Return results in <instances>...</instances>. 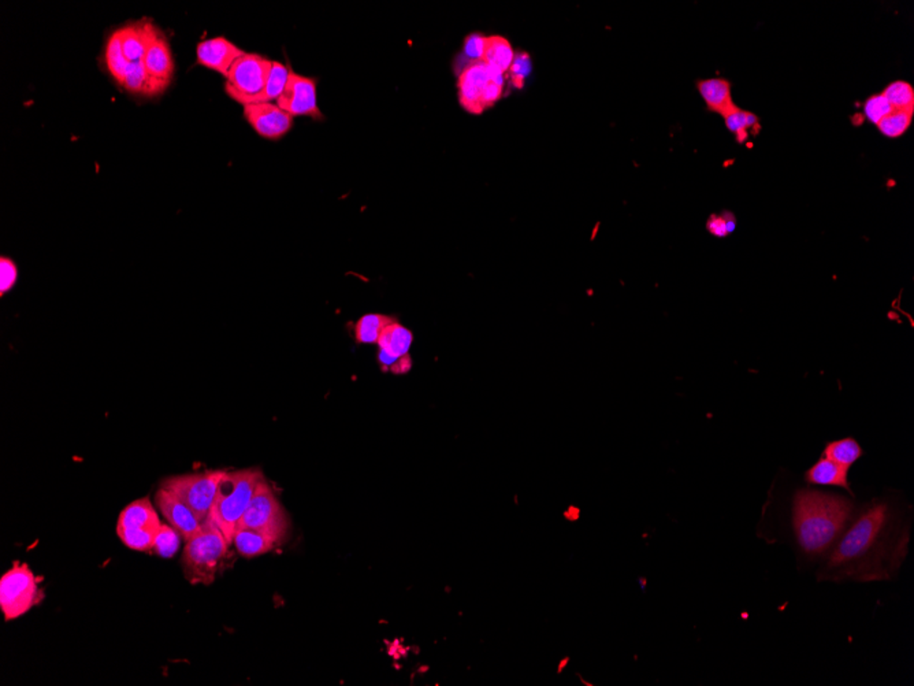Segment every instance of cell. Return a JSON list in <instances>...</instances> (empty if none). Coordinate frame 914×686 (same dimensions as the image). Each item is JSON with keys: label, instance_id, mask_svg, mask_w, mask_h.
<instances>
[{"label": "cell", "instance_id": "1f68e13d", "mask_svg": "<svg viewBox=\"0 0 914 686\" xmlns=\"http://www.w3.org/2000/svg\"><path fill=\"white\" fill-rule=\"evenodd\" d=\"M18 281V268L14 260L7 257L0 258V295L5 296L12 291Z\"/></svg>", "mask_w": 914, "mask_h": 686}, {"label": "cell", "instance_id": "ffe728a7", "mask_svg": "<svg viewBox=\"0 0 914 686\" xmlns=\"http://www.w3.org/2000/svg\"><path fill=\"white\" fill-rule=\"evenodd\" d=\"M280 540L263 531H252V529H238L233 536V544L236 545L238 554L246 558L259 557L267 554L275 545L280 544Z\"/></svg>", "mask_w": 914, "mask_h": 686}, {"label": "cell", "instance_id": "6da1fadb", "mask_svg": "<svg viewBox=\"0 0 914 686\" xmlns=\"http://www.w3.org/2000/svg\"><path fill=\"white\" fill-rule=\"evenodd\" d=\"M909 522L886 502L858 512L827 552L818 578L828 581H886L908 555Z\"/></svg>", "mask_w": 914, "mask_h": 686}, {"label": "cell", "instance_id": "9c48e42d", "mask_svg": "<svg viewBox=\"0 0 914 686\" xmlns=\"http://www.w3.org/2000/svg\"><path fill=\"white\" fill-rule=\"evenodd\" d=\"M238 529L263 531L283 541L288 531V518L267 481L263 478L238 522Z\"/></svg>", "mask_w": 914, "mask_h": 686}, {"label": "cell", "instance_id": "ac0fdd59", "mask_svg": "<svg viewBox=\"0 0 914 686\" xmlns=\"http://www.w3.org/2000/svg\"><path fill=\"white\" fill-rule=\"evenodd\" d=\"M697 89L703 97L708 110L712 113L720 114L722 117L737 108L732 94H731V82L725 79L700 80L697 82Z\"/></svg>", "mask_w": 914, "mask_h": 686}, {"label": "cell", "instance_id": "4316f807", "mask_svg": "<svg viewBox=\"0 0 914 686\" xmlns=\"http://www.w3.org/2000/svg\"><path fill=\"white\" fill-rule=\"evenodd\" d=\"M892 110H914V88L909 82L898 80L887 85L881 92Z\"/></svg>", "mask_w": 914, "mask_h": 686}, {"label": "cell", "instance_id": "2e32d148", "mask_svg": "<svg viewBox=\"0 0 914 686\" xmlns=\"http://www.w3.org/2000/svg\"><path fill=\"white\" fill-rule=\"evenodd\" d=\"M490 82V70L485 62H474L464 66L459 74L457 89L461 105L471 114H482V95L486 85Z\"/></svg>", "mask_w": 914, "mask_h": 686}, {"label": "cell", "instance_id": "ba28073f", "mask_svg": "<svg viewBox=\"0 0 914 686\" xmlns=\"http://www.w3.org/2000/svg\"><path fill=\"white\" fill-rule=\"evenodd\" d=\"M162 523L148 497L135 500L122 510L117 523V536L135 551H153Z\"/></svg>", "mask_w": 914, "mask_h": 686}, {"label": "cell", "instance_id": "8992f818", "mask_svg": "<svg viewBox=\"0 0 914 686\" xmlns=\"http://www.w3.org/2000/svg\"><path fill=\"white\" fill-rule=\"evenodd\" d=\"M225 470L173 475L162 481L161 486L185 503L201 523L206 522L217 496L218 486Z\"/></svg>", "mask_w": 914, "mask_h": 686}, {"label": "cell", "instance_id": "9a60e30c", "mask_svg": "<svg viewBox=\"0 0 914 686\" xmlns=\"http://www.w3.org/2000/svg\"><path fill=\"white\" fill-rule=\"evenodd\" d=\"M244 54L246 52L230 40L220 36L212 37L199 42L196 63L226 77L236 61L240 60Z\"/></svg>", "mask_w": 914, "mask_h": 686}, {"label": "cell", "instance_id": "f546056e", "mask_svg": "<svg viewBox=\"0 0 914 686\" xmlns=\"http://www.w3.org/2000/svg\"><path fill=\"white\" fill-rule=\"evenodd\" d=\"M148 84V74L145 70V62L130 63L129 69H127L126 76H125L124 84L122 87L130 92V94H145Z\"/></svg>", "mask_w": 914, "mask_h": 686}, {"label": "cell", "instance_id": "e575fe53", "mask_svg": "<svg viewBox=\"0 0 914 686\" xmlns=\"http://www.w3.org/2000/svg\"><path fill=\"white\" fill-rule=\"evenodd\" d=\"M530 71L531 60L528 54H526V52L515 54L514 62H512L511 68H509L512 84L517 88H522L523 84H525L526 77L530 74Z\"/></svg>", "mask_w": 914, "mask_h": 686}, {"label": "cell", "instance_id": "7a4b0ae2", "mask_svg": "<svg viewBox=\"0 0 914 686\" xmlns=\"http://www.w3.org/2000/svg\"><path fill=\"white\" fill-rule=\"evenodd\" d=\"M854 512L852 500L815 489H801L794 497L793 531L799 551L810 559L825 557Z\"/></svg>", "mask_w": 914, "mask_h": 686}, {"label": "cell", "instance_id": "5b68a950", "mask_svg": "<svg viewBox=\"0 0 914 686\" xmlns=\"http://www.w3.org/2000/svg\"><path fill=\"white\" fill-rule=\"evenodd\" d=\"M42 579L34 576L26 563L14 562L12 570L4 574L0 579V608L6 621L25 616L42 602L44 593L39 587Z\"/></svg>", "mask_w": 914, "mask_h": 686}, {"label": "cell", "instance_id": "5bb4252c", "mask_svg": "<svg viewBox=\"0 0 914 686\" xmlns=\"http://www.w3.org/2000/svg\"><path fill=\"white\" fill-rule=\"evenodd\" d=\"M155 502L162 515L181 534L184 541H190L203 531V523L193 514L192 510L163 486L156 492Z\"/></svg>", "mask_w": 914, "mask_h": 686}, {"label": "cell", "instance_id": "3957f363", "mask_svg": "<svg viewBox=\"0 0 914 686\" xmlns=\"http://www.w3.org/2000/svg\"><path fill=\"white\" fill-rule=\"evenodd\" d=\"M263 478L262 470L251 467L226 472L220 480L210 517L217 523L228 544H232L236 528Z\"/></svg>", "mask_w": 914, "mask_h": 686}, {"label": "cell", "instance_id": "83f0119b", "mask_svg": "<svg viewBox=\"0 0 914 686\" xmlns=\"http://www.w3.org/2000/svg\"><path fill=\"white\" fill-rule=\"evenodd\" d=\"M914 110H892L883 121L879 122L876 127L881 130V135L897 139L905 135L913 121Z\"/></svg>", "mask_w": 914, "mask_h": 686}, {"label": "cell", "instance_id": "30bf717a", "mask_svg": "<svg viewBox=\"0 0 914 686\" xmlns=\"http://www.w3.org/2000/svg\"><path fill=\"white\" fill-rule=\"evenodd\" d=\"M413 344V332L401 325L398 321L390 324L377 343L378 345L377 358L382 371L396 376L408 373L413 369V358L409 355Z\"/></svg>", "mask_w": 914, "mask_h": 686}, {"label": "cell", "instance_id": "52a82bcc", "mask_svg": "<svg viewBox=\"0 0 914 686\" xmlns=\"http://www.w3.org/2000/svg\"><path fill=\"white\" fill-rule=\"evenodd\" d=\"M271 66L273 61L246 52L226 76V95L243 106L260 103Z\"/></svg>", "mask_w": 914, "mask_h": 686}, {"label": "cell", "instance_id": "cb8c5ba5", "mask_svg": "<svg viewBox=\"0 0 914 686\" xmlns=\"http://www.w3.org/2000/svg\"><path fill=\"white\" fill-rule=\"evenodd\" d=\"M863 451L854 438H842L825 446L823 456L828 457L844 469H850L863 456Z\"/></svg>", "mask_w": 914, "mask_h": 686}, {"label": "cell", "instance_id": "7402d4cb", "mask_svg": "<svg viewBox=\"0 0 914 686\" xmlns=\"http://www.w3.org/2000/svg\"><path fill=\"white\" fill-rule=\"evenodd\" d=\"M396 319L387 314L370 313L359 318L355 325L356 342L360 344H377L385 329Z\"/></svg>", "mask_w": 914, "mask_h": 686}, {"label": "cell", "instance_id": "d6986e66", "mask_svg": "<svg viewBox=\"0 0 914 686\" xmlns=\"http://www.w3.org/2000/svg\"><path fill=\"white\" fill-rule=\"evenodd\" d=\"M847 472L849 469H844L841 465L823 456L807 470L805 480L812 485L838 486V488L846 489L852 493V488H850L849 480H847Z\"/></svg>", "mask_w": 914, "mask_h": 686}, {"label": "cell", "instance_id": "8fae6325", "mask_svg": "<svg viewBox=\"0 0 914 686\" xmlns=\"http://www.w3.org/2000/svg\"><path fill=\"white\" fill-rule=\"evenodd\" d=\"M275 103L294 118V117L323 118L322 111L319 110L315 80L297 74L292 69L289 71L285 89Z\"/></svg>", "mask_w": 914, "mask_h": 686}, {"label": "cell", "instance_id": "277c9868", "mask_svg": "<svg viewBox=\"0 0 914 686\" xmlns=\"http://www.w3.org/2000/svg\"><path fill=\"white\" fill-rule=\"evenodd\" d=\"M228 540L212 518H207L203 531L187 541L184 550L185 578L192 585H211L228 552Z\"/></svg>", "mask_w": 914, "mask_h": 686}, {"label": "cell", "instance_id": "603a6c76", "mask_svg": "<svg viewBox=\"0 0 914 686\" xmlns=\"http://www.w3.org/2000/svg\"><path fill=\"white\" fill-rule=\"evenodd\" d=\"M106 65H107L111 77H113L119 85L124 84L125 76H126L130 62L127 61V58L125 57L124 49H122L121 33H119V31L114 32V33L108 37L107 44H106Z\"/></svg>", "mask_w": 914, "mask_h": 686}, {"label": "cell", "instance_id": "7c38bea8", "mask_svg": "<svg viewBox=\"0 0 914 686\" xmlns=\"http://www.w3.org/2000/svg\"><path fill=\"white\" fill-rule=\"evenodd\" d=\"M244 117L263 139H283L294 127V117L289 116L277 103L262 102L244 106Z\"/></svg>", "mask_w": 914, "mask_h": 686}, {"label": "cell", "instance_id": "d6a6232c", "mask_svg": "<svg viewBox=\"0 0 914 686\" xmlns=\"http://www.w3.org/2000/svg\"><path fill=\"white\" fill-rule=\"evenodd\" d=\"M735 223L737 222H735L734 215L730 212H725L723 215L714 214L709 218L706 229L711 235L716 236V238H725L734 232Z\"/></svg>", "mask_w": 914, "mask_h": 686}, {"label": "cell", "instance_id": "4fadbf2b", "mask_svg": "<svg viewBox=\"0 0 914 686\" xmlns=\"http://www.w3.org/2000/svg\"><path fill=\"white\" fill-rule=\"evenodd\" d=\"M145 70L148 74V84L145 94H161L172 81L174 73V61L172 49L163 34L159 33L147 50L145 60Z\"/></svg>", "mask_w": 914, "mask_h": 686}, {"label": "cell", "instance_id": "d590c367", "mask_svg": "<svg viewBox=\"0 0 914 686\" xmlns=\"http://www.w3.org/2000/svg\"><path fill=\"white\" fill-rule=\"evenodd\" d=\"M502 90H504V85L499 84V82L491 81L486 85L485 90L482 95V108L483 110L493 106L494 103L499 102V98L502 97Z\"/></svg>", "mask_w": 914, "mask_h": 686}, {"label": "cell", "instance_id": "d4e9b609", "mask_svg": "<svg viewBox=\"0 0 914 686\" xmlns=\"http://www.w3.org/2000/svg\"><path fill=\"white\" fill-rule=\"evenodd\" d=\"M723 118H724L727 129L737 136V140L740 143H743L748 139L749 130L759 127V117L751 113V111L742 110L738 106L731 113H728L727 116L723 117Z\"/></svg>", "mask_w": 914, "mask_h": 686}, {"label": "cell", "instance_id": "4dcf8cb0", "mask_svg": "<svg viewBox=\"0 0 914 686\" xmlns=\"http://www.w3.org/2000/svg\"><path fill=\"white\" fill-rule=\"evenodd\" d=\"M891 111V106L881 94L872 95L863 102V116L873 125L883 121Z\"/></svg>", "mask_w": 914, "mask_h": 686}, {"label": "cell", "instance_id": "44dd1931", "mask_svg": "<svg viewBox=\"0 0 914 686\" xmlns=\"http://www.w3.org/2000/svg\"><path fill=\"white\" fill-rule=\"evenodd\" d=\"M514 50H512V45L509 44L506 37H488L482 62H485L491 71L506 74L507 71H509V68H511L512 62H514Z\"/></svg>", "mask_w": 914, "mask_h": 686}, {"label": "cell", "instance_id": "484cf974", "mask_svg": "<svg viewBox=\"0 0 914 686\" xmlns=\"http://www.w3.org/2000/svg\"><path fill=\"white\" fill-rule=\"evenodd\" d=\"M289 71H291V68H286L283 63L273 61V66H271L270 73H268L267 82H266L260 103L277 102L278 98L281 97L284 89H285L286 82H288L289 79Z\"/></svg>", "mask_w": 914, "mask_h": 686}, {"label": "cell", "instance_id": "e0dca14e", "mask_svg": "<svg viewBox=\"0 0 914 686\" xmlns=\"http://www.w3.org/2000/svg\"><path fill=\"white\" fill-rule=\"evenodd\" d=\"M122 49L130 63L145 60L147 50L161 32L153 23H132L118 29Z\"/></svg>", "mask_w": 914, "mask_h": 686}, {"label": "cell", "instance_id": "836d02e7", "mask_svg": "<svg viewBox=\"0 0 914 686\" xmlns=\"http://www.w3.org/2000/svg\"><path fill=\"white\" fill-rule=\"evenodd\" d=\"M486 42H488V37L483 34L474 33L470 34L464 42L463 54L470 63L480 62L483 60V54H485Z\"/></svg>", "mask_w": 914, "mask_h": 686}, {"label": "cell", "instance_id": "f1b7e54d", "mask_svg": "<svg viewBox=\"0 0 914 686\" xmlns=\"http://www.w3.org/2000/svg\"><path fill=\"white\" fill-rule=\"evenodd\" d=\"M180 544L181 534L172 525L162 523L155 539V544H154L153 552H155L158 557L173 558L177 554Z\"/></svg>", "mask_w": 914, "mask_h": 686}]
</instances>
